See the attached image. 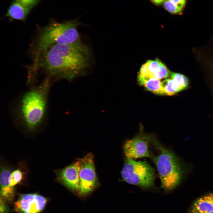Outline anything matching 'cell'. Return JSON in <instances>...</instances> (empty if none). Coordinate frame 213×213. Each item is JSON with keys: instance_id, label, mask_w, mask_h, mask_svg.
I'll return each mask as SVG.
<instances>
[{"instance_id": "cell-1", "label": "cell", "mask_w": 213, "mask_h": 213, "mask_svg": "<svg viewBox=\"0 0 213 213\" xmlns=\"http://www.w3.org/2000/svg\"><path fill=\"white\" fill-rule=\"evenodd\" d=\"M90 48L80 40L49 46L35 55L31 74L43 70L51 78L71 80L85 74L93 62Z\"/></svg>"}, {"instance_id": "cell-2", "label": "cell", "mask_w": 213, "mask_h": 213, "mask_svg": "<svg viewBox=\"0 0 213 213\" xmlns=\"http://www.w3.org/2000/svg\"><path fill=\"white\" fill-rule=\"evenodd\" d=\"M51 78L48 76L20 97L13 110L17 125L30 132H35L43 125L47 115Z\"/></svg>"}, {"instance_id": "cell-3", "label": "cell", "mask_w": 213, "mask_h": 213, "mask_svg": "<svg viewBox=\"0 0 213 213\" xmlns=\"http://www.w3.org/2000/svg\"><path fill=\"white\" fill-rule=\"evenodd\" d=\"M151 141L159 151V154L153 156L152 159L158 172L161 187L164 193H168L179 185L185 170L182 163L172 151L152 138Z\"/></svg>"}, {"instance_id": "cell-4", "label": "cell", "mask_w": 213, "mask_h": 213, "mask_svg": "<svg viewBox=\"0 0 213 213\" xmlns=\"http://www.w3.org/2000/svg\"><path fill=\"white\" fill-rule=\"evenodd\" d=\"M75 20L62 22L52 21L42 28L37 36L35 45V55L51 46L68 44L80 40Z\"/></svg>"}, {"instance_id": "cell-5", "label": "cell", "mask_w": 213, "mask_h": 213, "mask_svg": "<svg viewBox=\"0 0 213 213\" xmlns=\"http://www.w3.org/2000/svg\"><path fill=\"white\" fill-rule=\"evenodd\" d=\"M121 174L124 181L142 189L154 187L155 170L145 161L137 162L125 157Z\"/></svg>"}, {"instance_id": "cell-6", "label": "cell", "mask_w": 213, "mask_h": 213, "mask_svg": "<svg viewBox=\"0 0 213 213\" xmlns=\"http://www.w3.org/2000/svg\"><path fill=\"white\" fill-rule=\"evenodd\" d=\"M93 156L88 153L80 159V185L78 192L80 196L85 197L91 193L98 185Z\"/></svg>"}, {"instance_id": "cell-7", "label": "cell", "mask_w": 213, "mask_h": 213, "mask_svg": "<svg viewBox=\"0 0 213 213\" xmlns=\"http://www.w3.org/2000/svg\"><path fill=\"white\" fill-rule=\"evenodd\" d=\"M47 199L36 193L21 195L14 203L15 211L19 213H38L44 208Z\"/></svg>"}, {"instance_id": "cell-8", "label": "cell", "mask_w": 213, "mask_h": 213, "mask_svg": "<svg viewBox=\"0 0 213 213\" xmlns=\"http://www.w3.org/2000/svg\"><path fill=\"white\" fill-rule=\"evenodd\" d=\"M149 137H137L127 141L123 146L125 157L133 159L151 156L149 149Z\"/></svg>"}, {"instance_id": "cell-9", "label": "cell", "mask_w": 213, "mask_h": 213, "mask_svg": "<svg viewBox=\"0 0 213 213\" xmlns=\"http://www.w3.org/2000/svg\"><path fill=\"white\" fill-rule=\"evenodd\" d=\"M80 169V161L78 159L77 162L62 169L59 173V178L61 181L73 192H78Z\"/></svg>"}, {"instance_id": "cell-10", "label": "cell", "mask_w": 213, "mask_h": 213, "mask_svg": "<svg viewBox=\"0 0 213 213\" xmlns=\"http://www.w3.org/2000/svg\"><path fill=\"white\" fill-rule=\"evenodd\" d=\"M213 211V193L197 199L192 205V213H209Z\"/></svg>"}, {"instance_id": "cell-11", "label": "cell", "mask_w": 213, "mask_h": 213, "mask_svg": "<svg viewBox=\"0 0 213 213\" xmlns=\"http://www.w3.org/2000/svg\"><path fill=\"white\" fill-rule=\"evenodd\" d=\"M138 80L141 85L144 86L148 90L156 94L165 95L159 79L149 76H143L140 74Z\"/></svg>"}, {"instance_id": "cell-12", "label": "cell", "mask_w": 213, "mask_h": 213, "mask_svg": "<svg viewBox=\"0 0 213 213\" xmlns=\"http://www.w3.org/2000/svg\"><path fill=\"white\" fill-rule=\"evenodd\" d=\"M11 173L8 169L3 168L0 174L1 196L8 200H11L14 195V187L10 185L8 181Z\"/></svg>"}, {"instance_id": "cell-13", "label": "cell", "mask_w": 213, "mask_h": 213, "mask_svg": "<svg viewBox=\"0 0 213 213\" xmlns=\"http://www.w3.org/2000/svg\"><path fill=\"white\" fill-rule=\"evenodd\" d=\"M30 10L19 2L14 0L10 5L6 16L12 19L25 21Z\"/></svg>"}, {"instance_id": "cell-14", "label": "cell", "mask_w": 213, "mask_h": 213, "mask_svg": "<svg viewBox=\"0 0 213 213\" xmlns=\"http://www.w3.org/2000/svg\"><path fill=\"white\" fill-rule=\"evenodd\" d=\"M162 86L165 95H172L184 89L171 79H166L162 82Z\"/></svg>"}, {"instance_id": "cell-15", "label": "cell", "mask_w": 213, "mask_h": 213, "mask_svg": "<svg viewBox=\"0 0 213 213\" xmlns=\"http://www.w3.org/2000/svg\"><path fill=\"white\" fill-rule=\"evenodd\" d=\"M170 75L172 79L177 82L184 90L188 87L189 80L186 76L180 73L173 72H171Z\"/></svg>"}, {"instance_id": "cell-16", "label": "cell", "mask_w": 213, "mask_h": 213, "mask_svg": "<svg viewBox=\"0 0 213 213\" xmlns=\"http://www.w3.org/2000/svg\"><path fill=\"white\" fill-rule=\"evenodd\" d=\"M22 178V174L21 171L17 170L11 173L8 179L9 183L11 186H14L19 183Z\"/></svg>"}, {"instance_id": "cell-17", "label": "cell", "mask_w": 213, "mask_h": 213, "mask_svg": "<svg viewBox=\"0 0 213 213\" xmlns=\"http://www.w3.org/2000/svg\"><path fill=\"white\" fill-rule=\"evenodd\" d=\"M170 73L166 66L161 62L159 69L154 74L153 77L159 80L166 78L170 75Z\"/></svg>"}, {"instance_id": "cell-18", "label": "cell", "mask_w": 213, "mask_h": 213, "mask_svg": "<svg viewBox=\"0 0 213 213\" xmlns=\"http://www.w3.org/2000/svg\"><path fill=\"white\" fill-rule=\"evenodd\" d=\"M161 62L158 59L155 60H149L146 62L149 71L148 76L153 77L154 74L159 69Z\"/></svg>"}, {"instance_id": "cell-19", "label": "cell", "mask_w": 213, "mask_h": 213, "mask_svg": "<svg viewBox=\"0 0 213 213\" xmlns=\"http://www.w3.org/2000/svg\"><path fill=\"white\" fill-rule=\"evenodd\" d=\"M164 8L169 12L173 14H180L182 11L173 5L169 0H167L163 4Z\"/></svg>"}, {"instance_id": "cell-20", "label": "cell", "mask_w": 213, "mask_h": 213, "mask_svg": "<svg viewBox=\"0 0 213 213\" xmlns=\"http://www.w3.org/2000/svg\"><path fill=\"white\" fill-rule=\"evenodd\" d=\"M31 10L40 0H14Z\"/></svg>"}, {"instance_id": "cell-21", "label": "cell", "mask_w": 213, "mask_h": 213, "mask_svg": "<svg viewBox=\"0 0 213 213\" xmlns=\"http://www.w3.org/2000/svg\"><path fill=\"white\" fill-rule=\"evenodd\" d=\"M174 6L183 11L186 5V0H169Z\"/></svg>"}, {"instance_id": "cell-22", "label": "cell", "mask_w": 213, "mask_h": 213, "mask_svg": "<svg viewBox=\"0 0 213 213\" xmlns=\"http://www.w3.org/2000/svg\"><path fill=\"white\" fill-rule=\"evenodd\" d=\"M139 74L143 76H148L149 71L146 63L143 64L141 68Z\"/></svg>"}, {"instance_id": "cell-23", "label": "cell", "mask_w": 213, "mask_h": 213, "mask_svg": "<svg viewBox=\"0 0 213 213\" xmlns=\"http://www.w3.org/2000/svg\"><path fill=\"white\" fill-rule=\"evenodd\" d=\"M154 4L156 5H160L163 4L167 0H150Z\"/></svg>"}, {"instance_id": "cell-24", "label": "cell", "mask_w": 213, "mask_h": 213, "mask_svg": "<svg viewBox=\"0 0 213 213\" xmlns=\"http://www.w3.org/2000/svg\"><path fill=\"white\" fill-rule=\"evenodd\" d=\"M209 213H213V211L209 212Z\"/></svg>"}]
</instances>
